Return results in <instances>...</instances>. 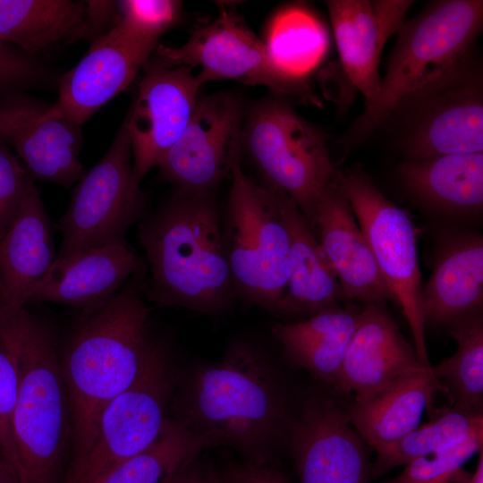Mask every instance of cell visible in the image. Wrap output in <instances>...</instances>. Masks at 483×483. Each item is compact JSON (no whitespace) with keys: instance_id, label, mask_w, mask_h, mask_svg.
Segmentation results:
<instances>
[{"instance_id":"d6986e66","label":"cell","mask_w":483,"mask_h":483,"mask_svg":"<svg viewBox=\"0 0 483 483\" xmlns=\"http://www.w3.org/2000/svg\"><path fill=\"white\" fill-rule=\"evenodd\" d=\"M308 223L336 274L344 300L393 301L336 174L319 196Z\"/></svg>"},{"instance_id":"2e32d148","label":"cell","mask_w":483,"mask_h":483,"mask_svg":"<svg viewBox=\"0 0 483 483\" xmlns=\"http://www.w3.org/2000/svg\"><path fill=\"white\" fill-rule=\"evenodd\" d=\"M288 444L301 483H367L365 442L345 413L327 400H309L292 425Z\"/></svg>"},{"instance_id":"7bdbcfd3","label":"cell","mask_w":483,"mask_h":483,"mask_svg":"<svg viewBox=\"0 0 483 483\" xmlns=\"http://www.w3.org/2000/svg\"><path fill=\"white\" fill-rule=\"evenodd\" d=\"M0 483H14L13 480L4 475H0Z\"/></svg>"},{"instance_id":"ac0fdd59","label":"cell","mask_w":483,"mask_h":483,"mask_svg":"<svg viewBox=\"0 0 483 483\" xmlns=\"http://www.w3.org/2000/svg\"><path fill=\"white\" fill-rule=\"evenodd\" d=\"M422 365L386 302H367L332 386L365 402Z\"/></svg>"},{"instance_id":"484cf974","label":"cell","mask_w":483,"mask_h":483,"mask_svg":"<svg viewBox=\"0 0 483 483\" xmlns=\"http://www.w3.org/2000/svg\"><path fill=\"white\" fill-rule=\"evenodd\" d=\"M94 36L87 1L0 0V42L29 55Z\"/></svg>"},{"instance_id":"1f68e13d","label":"cell","mask_w":483,"mask_h":483,"mask_svg":"<svg viewBox=\"0 0 483 483\" xmlns=\"http://www.w3.org/2000/svg\"><path fill=\"white\" fill-rule=\"evenodd\" d=\"M264 43L273 63L284 75L307 84L305 76L318 63L326 40L313 17L302 10L288 9L272 20Z\"/></svg>"},{"instance_id":"6da1fadb","label":"cell","mask_w":483,"mask_h":483,"mask_svg":"<svg viewBox=\"0 0 483 483\" xmlns=\"http://www.w3.org/2000/svg\"><path fill=\"white\" fill-rule=\"evenodd\" d=\"M169 410L208 448H233L256 465L269 464L280 444L288 443L294 420L269 362L245 343L179 376Z\"/></svg>"},{"instance_id":"7402d4cb","label":"cell","mask_w":483,"mask_h":483,"mask_svg":"<svg viewBox=\"0 0 483 483\" xmlns=\"http://www.w3.org/2000/svg\"><path fill=\"white\" fill-rule=\"evenodd\" d=\"M289 235L290 274L276 315L309 317L338 306L343 291L327 257L297 205L275 190Z\"/></svg>"},{"instance_id":"74e56055","label":"cell","mask_w":483,"mask_h":483,"mask_svg":"<svg viewBox=\"0 0 483 483\" xmlns=\"http://www.w3.org/2000/svg\"><path fill=\"white\" fill-rule=\"evenodd\" d=\"M225 483H291L279 470L269 464L244 462L230 466L222 476Z\"/></svg>"},{"instance_id":"8d00e7d4","label":"cell","mask_w":483,"mask_h":483,"mask_svg":"<svg viewBox=\"0 0 483 483\" xmlns=\"http://www.w3.org/2000/svg\"><path fill=\"white\" fill-rule=\"evenodd\" d=\"M42 68L30 55L0 42V97L38 81Z\"/></svg>"},{"instance_id":"f546056e","label":"cell","mask_w":483,"mask_h":483,"mask_svg":"<svg viewBox=\"0 0 483 483\" xmlns=\"http://www.w3.org/2000/svg\"><path fill=\"white\" fill-rule=\"evenodd\" d=\"M478 435H483L482 412L451 409L394 443L377 449L370 474L377 476L394 467L407 465L416 459L450 449Z\"/></svg>"},{"instance_id":"603a6c76","label":"cell","mask_w":483,"mask_h":483,"mask_svg":"<svg viewBox=\"0 0 483 483\" xmlns=\"http://www.w3.org/2000/svg\"><path fill=\"white\" fill-rule=\"evenodd\" d=\"M49 217L33 184L0 240V299L23 308L56 258Z\"/></svg>"},{"instance_id":"44dd1931","label":"cell","mask_w":483,"mask_h":483,"mask_svg":"<svg viewBox=\"0 0 483 483\" xmlns=\"http://www.w3.org/2000/svg\"><path fill=\"white\" fill-rule=\"evenodd\" d=\"M146 263L128 243L56 256L32 291L29 302H55L84 309L113 297L131 277L146 274Z\"/></svg>"},{"instance_id":"ba28073f","label":"cell","mask_w":483,"mask_h":483,"mask_svg":"<svg viewBox=\"0 0 483 483\" xmlns=\"http://www.w3.org/2000/svg\"><path fill=\"white\" fill-rule=\"evenodd\" d=\"M242 146L265 185L286 194L308 221L337 170L325 134L280 98L250 109L242 127Z\"/></svg>"},{"instance_id":"9c48e42d","label":"cell","mask_w":483,"mask_h":483,"mask_svg":"<svg viewBox=\"0 0 483 483\" xmlns=\"http://www.w3.org/2000/svg\"><path fill=\"white\" fill-rule=\"evenodd\" d=\"M178 373L163 345L135 382L103 411L84 457L66 470L62 483H97L162 434Z\"/></svg>"},{"instance_id":"4316f807","label":"cell","mask_w":483,"mask_h":483,"mask_svg":"<svg viewBox=\"0 0 483 483\" xmlns=\"http://www.w3.org/2000/svg\"><path fill=\"white\" fill-rule=\"evenodd\" d=\"M360 309L353 305L318 312L294 323H276L272 333L288 359L333 385L352 338Z\"/></svg>"},{"instance_id":"f1b7e54d","label":"cell","mask_w":483,"mask_h":483,"mask_svg":"<svg viewBox=\"0 0 483 483\" xmlns=\"http://www.w3.org/2000/svg\"><path fill=\"white\" fill-rule=\"evenodd\" d=\"M457 343L455 353L435 367L433 375L444 380L453 397L452 409L482 412L483 404V320L478 310L447 326Z\"/></svg>"},{"instance_id":"3957f363","label":"cell","mask_w":483,"mask_h":483,"mask_svg":"<svg viewBox=\"0 0 483 483\" xmlns=\"http://www.w3.org/2000/svg\"><path fill=\"white\" fill-rule=\"evenodd\" d=\"M138 235L148 273L145 297L205 315L232 305L236 293L212 191L176 190L140 219Z\"/></svg>"},{"instance_id":"836d02e7","label":"cell","mask_w":483,"mask_h":483,"mask_svg":"<svg viewBox=\"0 0 483 483\" xmlns=\"http://www.w3.org/2000/svg\"><path fill=\"white\" fill-rule=\"evenodd\" d=\"M483 435L472 436L445 451L416 459L406 465L395 483H453L462 465L482 449Z\"/></svg>"},{"instance_id":"e575fe53","label":"cell","mask_w":483,"mask_h":483,"mask_svg":"<svg viewBox=\"0 0 483 483\" xmlns=\"http://www.w3.org/2000/svg\"><path fill=\"white\" fill-rule=\"evenodd\" d=\"M19 388V372L13 354L0 334V460L16 483V452L13 417Z\"/></svg>"},{"instance_id":"d4e9b609","label":"cell","mask_w":483,"mask_h":483,"mask_svg":"<svg viewBox=\"0 0 483 483\" xmlns=\"http://www.w3.org/2000/svg\"><path fill=\"white\" fill-rule=\"evenodd\" d=\"M440 386L431 366L422 365L370 399L354 402L344 413L364 442L377 451L419 427Z\"/></svg>"},{"instance_id":"8992f818","label":"cell","mask_w":483,"mask_h":483,"mask_svg":"<svg viewBox=\"0 0 483 483\" xmlns=\"http://www.w3.org/2000/svg\"><path fill=\"white\" fill-rule=\"evenodd\" d=\"M231 180L222 234L236 296L276 315L290 274L276 192L246 175L241 163Z\"/></svg>"},{"instance_id":"5bb4252c","label":"cell","mask_w":483,"mask_h":483,"mask_svg":"<svg viewBox=\"0 0 483 483\" xmlns=\"http://www.w3.org/2000/svg\"><path fill=\"white\" fill-rule=\"evenodd\" d=\"M143 67L134 105L123 123L139 184L184 131L203 85L188 66L165 67L148 59Z\"/></svg>"},{"instance_id":"52a82bcc","label":"cell","mask_w":483,"mask_h":483,"mask_svg":"<svg viewBox=\"0 0 483 483\" xmlns=\"http://www.w3.org/2000/svg\"><path fill=\"white\" fill-rule=\"evenodd\" d=\"M386 122L406 160L483 151V80L470 51L405 97Z\"/></svg>"},{"instance_id":"30bf717a","label":"cell","mask_w":483,"mask_h":483,"mask_svg":"<svg viewBox=\"0 0 483 483\" xmlns=\"http://www.w3.org/2000/svg\"><path fill=\"white\" fill-rule=\"evenodd\" d=\"M336 178L393 301L402 308L412 334L417 356L423 365H429L416 227L410 216L390 201L361 170H337Z\"/></svg>"},{"instance_id":"277c9868","label":"cell","mask_w":483,"mask_h":483,"mask_svg":"<svg viewBox=\"0 0 483 483\" xmlns=\"http://www.w3.org/2000/svg\"><path fill=\"white\" fill-rule=\"evenodd\" d=\"M0 334L14 356L19 388L13 417L16 483H55L71 447L67 392L47 327L0 299Z\"/></svg>"},{"instance_id":"cb8c5ba5","label":"cell","mask_w":483,"mask_h":483,"mask_svg":"<svg viewBox=\"0 0 483 483\" xmlns=\"http://www.w3.org/2000/svg\"><path fill=\"white\" fill-rule=\"evenodd\" d=\"M483 301V239L461 233L442 246L433 272L422 286L425 325L448 326L480 310Z\"/></svg>"},{"instance_id":"7a4b0ae2","label":"cell","mask_w":483,"mask_h":483,"mask_svg":"<svg viewBox=\"0 0 483 483\" xmlns=\"http://www.w3.org/2000/svg\"><path fill=\"white\" fill-rule=\"evenodd\" d=\"M143 281L133 276L113 297L85 309L66 343L61 366L71 419L67 469L86 454L106 407L164 345L152 333Z\"/></svg>"},{"instance_id":"ffe728a7","label":"cell","mask_w":483,"mask_h":483,"mask_svg":"<svg viewBox=\"0 0 483 483\" xmlns=\"http://www.w3.org/2000/svg\"><path fill=\"white\" fill-rule=\"evenodd\" d=\"M410 0H329L326 2L341 65L352 85L366 98L377 97L379 64L387 39L398 32Z\"/></svg>"},{"instance_id":"e0dca14e","label":"cell","mask_w":483,"mask_h":483,"mask_svg":"<svg viewBox=\"0 0 483 483\" xmlns=\"http://www.w3.org/2000/svg\"><path fill=\"white\" fill-rule=\"evenodd\" d=\"M155 49L132 39L116 23L97 37L84 56L62 76L55 106L81 126L129 87Z\"/></svg>"},{"instance_id":"9a60e30c","label":"cell","mask_w":483,"mask_h":483,"mask_svg":"<svg viewBox=\"0 0 483 483\" xmlns=\"http://www.w3.org/2000/svg\"><path fill=\"white\" fill-rule=\"evenodd\" d=\"M0 142L14 149L33 180L70 187L84 174L80 126L55 105L16 92L0 97Z\"/></svg>"},{"instance_id":"60d3db41","label":"cell","mask_w":483,"mask_h":483,"mask_svg":"<svg viewBox=\"0 0 483 483\" xmlns=\"http://www.w3.org/2000/svg\"><path fill=\"white\" fill-rule=\"evenodd\" d=\"M196 483H225L222 477L215 472L203 475Z\"/></svg>"},{"instance_id":"8fae6325","label":"cell","mask_w":483,"mask_h":483,"mask_svg":"<svg viewBox=\"0 0 483 483\" xmlns=\"http://www.w3.org/2000/svg\"><path fill=\"white\" fill-rule=\"evenodd\" d=\"M76 183L58 224L63 242L57 256L127 243L129 227L142 218L145 198L133 174L123 124L104 157Z\"/></svg>"},{"instance_id":"b9f144b4","label":"cell","mask_w":483,"mask_h":483,"mask_svg":"<svg viewBox=\"0 0 483 483\" xmlns=\"http://www.w3.org/2000/svg\"><path fill=\"white\" fill-rule=\"evenodd\" d=\"M0 475L7 476V477L11 478L13 480L10 471L8 470V469L6 468V466L4 465V463L1 460H0ZM13 482H14V480H13Z\"/></svg>"},{"instance_id":"4dcf8cb0","label":"cell","mask_w":483,"mask_h":483,"mask_svg":"<svg viewBox=\"0 0 483 483\" xmlns=\"http://www.w3.org/2000/svg\"><path fill=\"white\" fill-rule=\"evenodd\" d=\"M206 449L208 446L203 438L168 417L157 441L117 465L97 483H161Z\"/></svg>"},{"instance_id":"d590c367","label":"cell","mask_w":483,"mask_h":483,"mask_svg":"<svg viewBox=\"0 0 483 483\" xmlns=\"http://www.w3.org/2000/svg\"><path fill=\"white\" fill-rule=\"evenodd\" d=\"M33 179L18 157L0 142V240L14 221Z\"/></svg>"},{"instance_id":"d6a6232c","label":"cell","mask_w":483,"mask_h":483,"mask_svg":"<svg viewBox=\"0 0 483 483\" xmlns=\"http://www.w3.org/2000/svg\"><path fill=\"white\" fill-rule=\"evenodd\" d=\"M116 5L119 27L132 39L153 47L177 24L182 13V2L175 0H123Z\"/></svg>"},{"instance_id":"5b68a950","label":"cell","mask_w":483,"mask_h":483,"mask_svg":"<svg viewBox=\"0 0 483 483\" xmlns=\"http://www.w3.org/2000/svg\"><path fill=\"white\" fill-rule=\"evenodd\" d=\"M483 24L481 0H445L404 22L377 98L365 106L342 139L346 150L366 140L408 95L465 55Z\"/></svg>"},{"instance_id":"7c38bea8","label":"cell","mask_w":483,"mask_h":483,"mask_svg":"<svg viewBox=\"0 0 483 483\" xmlns=\"http://www.w3.org/2000/svg\"><path fill=\"white\" fill-rule=\"evenodd\" d=\"M153 61L165 67H199L202 84L235 80L268 87L277 94L311 97L308 84L284 75L259 39L231 10H222L212 22L198 28L181 47L157 45Z\"/></svg>"},{"instance_id":"83f0119b","label":"cell","mask_w":483,"mask_h":483,"mask_svg":"<svg viewBox=\"0 0 483 483\" xmlns=\"http://www.w3.org/2000/svg\"><path fill=\"white\" fill-rule=\"evenodd\" d=\"M406 188L421 202L449 213L479 211L483 204V152L405 160Z\"/></svg>"},{"instance_id":"ab89813d","label":"cell","mask_w":483,"mask_h":483,"mask_svg":"<svg viewBox=\"0 0 483 483\" xmlns=\"http://www.w3.org/2000/svg\"><path fill=\"white\" fill-rule=\"evenodd\" d=\"M453 483H483V452L480 450L479 458L473 474L461 470Z\"/></svg>"},{"instance_id":"f35d334b","label":"cell","mask_w":483,"mask_h":483,"mask_svg":"<svg viewBox=\"0 0 483 483\" xmlns=\"http://www.w3.org/2000/svg\"><path fill=\"white\" fill-rule=\"evenodd\" d=\"M196 460L183 465L161 483H196L203 476L198 469Z\"/></svg>"},{"instance_id":"4fadbf2b","label":"cell","mask_w":483,"mask_h":483,"mask_svg":"<svg viewBox=\"0 0 483 483\" xmlns=\"http://www.w3.org/2000/svg\"><path fill=\"white\" fill-rule=\"evenodd\" d=\"M242 108L229 93L199 97L184 131L158 165L176 190L212 191L241 163Z\"/></svg>"}]
</instances>
